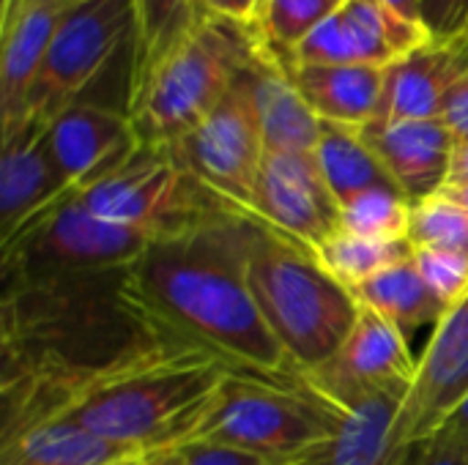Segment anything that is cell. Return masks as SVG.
Returning a JSON list of instances; mask_svg holds the SVG:
<instances>
[{
    "instance_id": "52a82bcc",
    "label": "cell",
    "mask_w": 468,
    "mask_h": 465,
    "mask_svg": "<svg viewBox=\"0 0 468 465\" xmlns=\"http://www.w3.org/2000/svg\"><path fill=\"white\" fill-rule=\"evenodd\" d=\"M96 217L143 230L154 238L197 227L222 214H239L214 197L173 148H143L101 178L74 189Z\"/></svg>"
},
{
    "instance_id": "b9f144b4",
    "label": "cell",
    "mask_w": 468,
    "mask_h": 465,
    "mask_svg": "<svg viewBox=\"0 0 468 465\" xmlns=\"http://www.w3.org/2000/svg\"><path fill=\"white\" fill-rule=\"evenodd\" d=\"M329 452V449H326ZM326 452H318V455H313V458H304V460H296V463L291 465H326Z\"/></svg>"
},
{
    "instance_id": "484cf974",
    "label": "cell",
    "mask_w": 468,
    "mask_h": 465,
    "mask_svg": "<svg viewBox=\"0 0 468 465\" xmlns=\"http://www.w3.org/2000/svg\"><path fill=\"white\" fill-rule=\"evenodd\" d=\"M414 252L411 241H378L337 227L313 255L351 293Z\"/></svg>"
},
{
    "instance_id": "ac0fdd59",
    "label": "cell",
    "mask_w": 468,
    "mask_h": 465,
    "mask_svg": "<svg viewBox=\"0 0 468 465\" xmlns=\"http://www.w3.org/2000/svg\"><path fill=\"white\" fill-rule=\"evenodd\" d=\"M66 8V0H30L0 25V132L14 129L27 115L33 85Z\"/></svg>"
},
{
    "instance_id": "7bdbcfd3",
    "label": "cell",
    "mask_w": 468,
    "mask_h": 465,
    "mask_svg": "<svg viewBox=\"0 0 468 465\" xmlns=\"http://www.w3.org/2000/svg\"><path fill=\"white\" fill-rule=\"evenodd\" d=\"M143 460H145V455H143V458H132V460H123V463H115V465H143Z\"/></svg>"
},
{
    "instance_id": "7a4b0ae2",
    "label": "cell",
    "mask_w": 468,
    "mask_h": 465,
    "mask_svg": "<svg viewBox=\"0 0 468 465\" xmlns=\"http://www.w3.org/2000/svg\"><path fill=\"white\" fill-rule=\"evenodd\" d=\"M230 370L189 345L143 334L96 365L41 370L25 397L8 403L3 439L44 422H71L140 452L178 449L206 417Z\"/></svg>"
},
{
    "instance_id": "44dd1931",
    "label": "cell",
    "mask_w": 468,
    "mask_h": 465,
    "mask_svg": "<svg viewBox=\"0 0 468 465\" xmlns=\"http://www.w3.org/2000/svg\"><path fill=\"white\" fill-rule=\"evenodd\" d=\"M409 389L378 392L337 408L340 428L326 465H400L406 449L395 444V422Z\"/></svg>"
},
{
    "instance_id": "ba28073f",
    "label": "cell",
    "mask_w": 468,
    "mask_h": 465,
    "mask_svg": "<svg viewBox=\"0 0 468 465\" xmlns=\"http://www.w3.org/2000/svg\"><path fill=\"white\" fill-rule=\"evenodd\" d=\"M134 38L132 0H88L69 5L33 85L27 115L52 121L71 107L110 58ZM25 115V118H27ZM22 118V121H25Z\"/></svg>"
},
{
    "instance_id": "5b68a950",
    "label": "cell",
    "mask_w": 468,
    "mask_h": 465,
    "mask_svg": "<svg viewBox=\"0 0 468 465\" xmlns=\"http://www.w3.org/2000/svg\"><path fill=\"white\" fill-rule=\"evenodd\" d=\"M337 428V411L307 386L230 373L186 444H225L280 463H296L326 452Z\"/></svg>"
},
{
    "instance_id": "2e32d148",
    "label": "cell",
    "mask_w": 468,
    "mask_h": 465,
    "mask_svg": "<svg viewBox=\"0 0 468 465\" xmlns=\"http://www.w3.org/2000/svg\"><path fill=\"white\" fill-rule=\"evenodd\" d=\"M49 148L71 189H80L137 151L126 112L74 101L49 123Z\"/></svg>"
},
{
    "instance_id": "277c9868",
    "label": "cell",
    "mask_w": 468,
    "mask_h": 465,
    "mask_svg": "<svg viewBox=\"0 0 468 465\" xmlns=\"http://www.w3.org/2000/svg\"><path fill=\"white\" fill-rule=\"evenodd\" d=\"M244 269L255 304L302 373L326 365L356 323L359 301L310 249L247 217Z\"/></svg>"
},
{
    "instance_id": "f6af8a7d",
    "label": "cell",
    "mask_w": 468,
    "mask_h": 465,
    "mask_svg": "<svg viewBox=\"0 0 468 465\" xmlns=\"http://www.w3.org/2000/svg\"><path fill=\"white\" fill-rule=\"evenodd\" d=\"M406 452H409V449H406ZM403 458H406V455H403ZM400 463H403V460H400Z\"/></svg>"
},
{
    "instance_id": "9a60e30c",
    "label": "cell",
    "mask_w": 468,
    "mask_h": 465,
    "mask_svg": "<svg viewBox=\"0 0 468 465\" xmlns=\"http://www.w3.org/2000/svg\"><path fill=\"white\" fill-rule=\"evenodd\" d=\"M359 134L411 203H420L447 186L455 137L441 118L373 121L362 126Z\"/></svg>"
},
{
    "instance_id": "60d3db41",
    "label": "cell",
    "mask_w": 468,
    "mask_h": 465,
    "mask_svg": "<svg viewBox=\"0 0 468 465\" xmlns=\"http://www.w3.org/2000/svg\"><path fill=\"white\" fill-rule=\"evenodd\" d=\"M27 3H30V0H3V14H0V25H3V22H8V19H11V16H14V14H16V11L22 8V5H27Z\"/></svg>"
},
{
    "instance_id": "ee69618b",
    "label": "cell",
    "mask_w": 468,
    "mask_h": 465,
    "mask_svg": "<svg viewBox=\"0 0 468 465\" xmlns=\"http://www.w3.org/2000/svg\"><path fill=\"white\" fill-rule=\"evenodd\" d=\"M69 5H77V3H88V0H66Z\"/></svg>"
},
{
    "instance_id": "e575fe53",
    "label": "cell",
    "mask_w": 468,
    "mask_h": 465,
    "mask_svg": "<svg viewBox=\"0 0 468 465\" xmlns=\"http://www.w3.org/2000/svg\"><path fill=\"white\" fill-rule=\"evenodd\" d=\"M263 3H266V0H203V5H206L211 14H219V16H225V19H233V22L250 25V27H258Z\"/></svg>"
},
{
    "instance_id": "4316f807",
    "label": "cell",
    "mask_w": 468,
    "mask_h": 465,
    "mask_svg": "<svg viewBox=\"0 0 468 465\" xmlns=\"http://www.w3.org/2000/svg\"><path fill=\"white\" fill-rule=\"evenodd\" d=\"M414 203L398 186H376L340 206V227L378 241H409Z\"/></svg>"
},
{
    "instance_id": "9c48e42d",
    "label": "cell",
    "mask_w": 468,
    "mask_h": 465,
    "mask_svg": "<svg viewBox=\"0 0 468 465\" xmlns=\"http://www.w3.org/2000/svg\"><path fill=\"white\" fill-rule=\"evenodd\" d=\"M250 66L241 71L219 107L173 148L186 170L214 197L247 217L252 211L255 186L266 156L250 88Z\"/></svg>"
},
{
    "instance_id": "30bf717a",
    "label": "cell",
    "mask_w": 468,
    "mask_h": 465,
    "mask_svg": "<svg viewBox=\"0 0 468 465\" xmlns=\"http://www.w3.org/2000/svg\"><path fill=\"white\" fill-rule=\"evenodd\" d=\"M420 359L409 348V334L370 307H359L356 323L337 354L313 373H304V386L332 411L378 395L409 389Z\"/></svg>"
},
{
    "instance_id": "7402d4cb",
    "label": "cell",
    "mask_w": 468,
    "mask_h": 465,
    "mask_svg": "<svg viewBox=\"0 0 468 465\" xmlns=\"http://www.w3.org/2000/svg\"><path fill=\"white\" fill-rule=\"evenodd\" d=\"M145 452L104 441L71 422H44L3 441L0 465H115Z\"/></svg>"
},
{
    "instance_id": "cb8c5ba5",
    "label": "cell",
    "mask_w": 468,
    "mask_h": 465,
    "mask_svg": "<svg viewBox=\"0 0 468 465\" xmlns=\"http://www.w3.org/2000/svg\"><path fill=\"white\" fill-rule=\"evenodd\" d=\"M315 162L340 206H346L351 197L376 189V186H398L373 148L362 140L359 129L340 126L324 121L321 140L315 148Z\"/></svg>"
},
{
    "instance_id": "3957f363",
    "label": "cell",
    "mask_w": 468,
    "mask_h": 465,
    "mask_svg": "<svg viewBox=\"0 0 468 465\" xmlns=\"http://www.w3.org/2000/svg\"><path fill=\"white\" fill-rule=\"evenodd\" d=\"M263 47L258 27L206 8L200 22L143 79L129 85L126 118L137 145L176 148L219 107Z\"/></svg>"
},
{
    "instance_id": "4fadbf2b",
    "label": "cell",
    "mask_w": 468,
    "mask_h": 465,
    "mask_svg": "<svg viewBox=\"0 0 468 465\" xmlns=\"http://www.w3.org/2000/svg\"><path fill=\"white\" fill-rule=\"evenodd\" d=\"M468 397V301L436 326L395 422L400 449L431 441Z\"/></svg>"
},
{
    "instance_id": "f35d334b",
    "label": "cell",
    "mask_w": 468,
    "mask_h": 465,
    "mask_svg": "<svg viewBox=\"0 0 468 465\" xmlns=\"http://www.w3.org/2000/svg\"><path fill=\"white\" fill-rule=\"evenodd\" d=\"M143 465H184L181 449H159V452H148Z\"/></svg>"
},
{
    "instance_id": "e0dca14e",
    "label": "cell",
    "mask_w": 468,
    "mask_h": 465,
    "mask_svg": "<svg viewBox=\"0 0 468 465\" xmlns=\"http://www.w3.org/2000/svg\"><path fill=\"white\" fill-rule=\"evenodd\" d=\"M468 74V36L431 38L387 69L378 121L441 118L455 85Z\"/></svg>"
},
{
    "instance_id": "5bb4252c",
    "label": "cell",
    "mask_w": 468,
    "mask_h": 465,
    "mask_svg": "<svg viewBox=\"0 0 468 465\" xmlns=\"http://www.w3.org/2000/svg\"><path fill=\"white\" fill-rule=\"evenodd\" d=\"M49 123L27 115L0 132V247L74 192L52 156Z\"/></svg>"
},
{
    "instance_id": "6da1fadb",
    "label": "cell",
    "mask_w": 468,
    "mask_h": 465,
    "mask_svg": "<svg viewBox=\"0 0 468 465\" xmlns=\"http://www.w3.org/2000/svg\"><path fill=\"white\" fill-rule=\"evenodd\" d=\"M247 214H222L156 238L121 274L118 304L145 337L197 348L230 373L304 386L266 326L244 269Z\"/></svg>"
},
{
    "instance_id": "8d00e7d4",
    "label": "cell",
    "mask_w": 468,
    "mask_h": 465,
    "mask_svg": "<svg viewBox=\"0 0 468 465\" xmlns=\"http://www.w3.org/2000/svg\"><path fill=\"white\" fill-rule=\"evenodd\" d=\"M468 181V143H458L452 153L450 181L447 184H466Z\"/></svg>"
},
{
    "instance_id": "d590c367",
    "label": "cell",
    "mask_w": 468,
    "mask_h": 465,
    "mask_svg": "<svg viewBox=\"0 0 468 465\" xmlns=\"http://www.w3.org/2000/svg\"><path fill=\"white\" fill-rule=\"evenodd\" d=\"M436 436H458V439H468V397L450 414V419L444 422V428Z\"/></svg>"
},
{
    "instance_id": "83f0119b",
    "label": "cell",
    "mask_w": 468,
    "mask_h": 465,
    "mask_svg": "<svg viewBox=\"0 0 468 465\" xmlns=\"http://www.w3.org/2000/svg\"><path fill=\"white\" fill-rule=\"evenodd\" d=\"M343 3L346 0H266L258 19V30L263 33L266 44L285 63H291L293 49Z\"/></svg>"
},
{
    "instance_id": "ffe728a7",
    "label": "cell",
    "mask_w": 468,
    "mask_h": 465,
    "mask_svg": "<svg viewBox=\"0 0 468 465\" xmlns=\"http://www.w3.org/2000/svg\"><path fill=\"white\" fill-rule=\"evenodd\" d=\"M291 79L321 121L362 129L381 115L387 69L288 63Z\"/></svg>"
},
{
    "instance_id": "ab89813d",
    "label": "cell",
    "mask_w": 468,
    "mask_h": 465,
    "mask_svg": "<svg viewBox=\"0 0 468 465\" xmlns=\"http://www.w3.org/2000/svg\"><path fill=\"white\" fill-rule=\"evenodd\" d=\"M441 192H444L447 197H452L458 206H463V208L468 211V181L466 184H447Z\"/></svg>"
},
{
    "instance_id": "74e56055",
    "label": "cell",
    "mask_w": 468,
    "mask_h": 465,
    "mask_svg": "<svg viewBox=\"0 0 468 465\" xmlns=\"http://www.w3.org/2000/svg\"><path fill=\"white\" fill-rule=\"evenodd\" d=\"M387 8H392L395 14L406 16L409 22H417L422 25V8H420V0H381ZM425 27V25H422Z\"/></svg>"
},
{
    "instance_id": "d6a6232c",
    "label": "cell",
    "mask_w": 468,
    "mask_h": 465,
    "mask_svg": "<svg viewBox=\"0 0 468 465\" xmlns=\"http://www.w3.org/2000/svg\"><path fill=\"white\" fill-rule=\"evenodd\" d=\"M400 465H468V439L433 436L417 447H409Z\"/></svg>"
},
{
    "instance_id": "8fae6325",
    "label": "cell",
    "mask_w": 468,
    "mask_h": 465,
    "mask_svg": "<svg viewBox=\"0 0 468 465\" xmlns=\"http://www.w3.org/2000/svg\"><path fill=\"white\" fill-rule=\"evenodd\" d=\"M250 217L315 252L340 227V203L335 200L315 153L266 151Z\"/></svg>"
},
{
    "instance_id": "7c38bea8",
    "label": "cell",
    "mask_w": 468,
    "mask_h": 465,
    "mask_svg": "<svg viewBox=\"0 0 468 465\" xmlns=\"http://www.w3.org/2000/svg\"><path fill=\"white\" fill-rule=\"evenodd\" d=\"M431 41L417 22L387 8L381 0H346L291 55V63L378 66L389 69Z\"/></svg>"
},
{
    "instance_id": "d4e9b609",
    "label": "cell",
    "mask_w": 468,
    "mask_h": 465,
    "mask_svg": "<svg viewBox=\"0 0 468 465\" xmlns=\"http://www.w3.org/2000/svg\"><path fill=\"white\" fill-rule=\"evenodd\" d=\"M134 38L129 85L143 79L206 14L203 0H132Z\"/></svg>"
},
{
    "instance_id": "603a6c76",
    "label": "cell",
    "mask_w": 468,
    "mask_h": 465,
    "mask_svg": "<svg viewBox=\"0 0 468 465\" xmlns=\"http://www.w3.org/2000/svg\"><path fill=\"white\" fill-rule=\"evenodd\" d=\"M356 301L381 312L406 334L422 326H439L450 307L428 288L422 274L414 266V252L395 266L384 269L365 285L354 291Z\"/></svg>"
},
{
    "instance_id": "836d02e7",
    "label": "cell",
    "mask_w": 468,
    "mask_h": 465,
    "mask_svg": "<svg viewBox=\"0 0 468 465\" xmlns=\"http://www.w3.org/2000/svg\"><path fill=\"white\" fill-rule=\"evenodd\" d=\"M441 121L447 123L450 134L455 137V145L468 143V74L450 93V99L444 104V112H441Z\"/></svg>"
},
{
    "instance_id": "f1b7e54d",
    "label": "cell",
    "mask_w": 468,
    "mask_h": 465,
    "mask_svg": "<svg viewBox=\"0 0 468 465\" xmlns=\"http://www.w3.org/2000/svg\"><path fill=\"white\" fill-rule=\"evenodd\" d=\"M409 241L411 247L450 249L468 255V211L444 192H436L414 203Z\"/></svg>"
},
{
    "instance_id": "d6986e66",
    "label": "cell",
    "mask_w": 468,
    "mask_h": 465,
    "mask_svg": "<svg viewBox=\"0 0 468 465\" xmlns=\"http://www.w3.org/2000/svg\"><path fill=\"white\" fill-rule=\"evenodd\" d=\"M252 101L271 153H315L324 121L304 101L291 79L288 63L266 44L250 66Z\"/></svg>"
},
{
    "instance_id": "f546056e",
    "label": "cell",
    "mask_w": 468,
    "mask_h": 465,
    "mask_svg": "<svg viewBox=\"0 0 468 465\" xmlns=\"http://www.w3.org/2000/svg\"><path fill=\"white\" fill-rule=\"evenodd\" d=\"M414 266L428 288L450 307L468 301V255L450 249L414 247Z\"/></svg>"
},
{
    "instance_id": "8992f818",
    "label": "cell",
    "mask_w": 468,
    "mask_h": 465,
    "mask_svg": "<svg viewBox=\"0 0 468 465\" xmlns=\"http://www.w3.org/2000/svg\"><path fill=\"white\" fill-rule=\"evenodd\" d=\"M156 238L90 214L71 192L0 247L5 282L96 280L132 269Z\"/></svg>"
},
{
    "instance_id": "4dcf8cb0",
    "label": "cell",
    "mask_w": 468,
    "mask_h": 465,
    "mask_svg": "<svg viewBox=\"0 0 468 465\" xmlns=\"http://www.w3.org/2000/svg\"><path fill=\"white\" fill-rule=\"evenodd\" d=\"M420 8L431 38L468 36V0H420Z\"/></svg>"
},
{
    "instance_id": "1f68e13d",
    "label": "cell",
    "mask_w": 468,
    "mask_h": 465,
    "mask_svg": "<svg viewBox=\"0 0 468 465\" xmlns=\"http://www.w3.org/2000/svg\"><path fill=\"white\" fill-rule=\"evenodd\" d=\"M178 449H181L184 465H291L263 458V455H255V452H244V449H236V447H225V444L192 441V444H184Z\"/></svg>"
}]
</instances>
